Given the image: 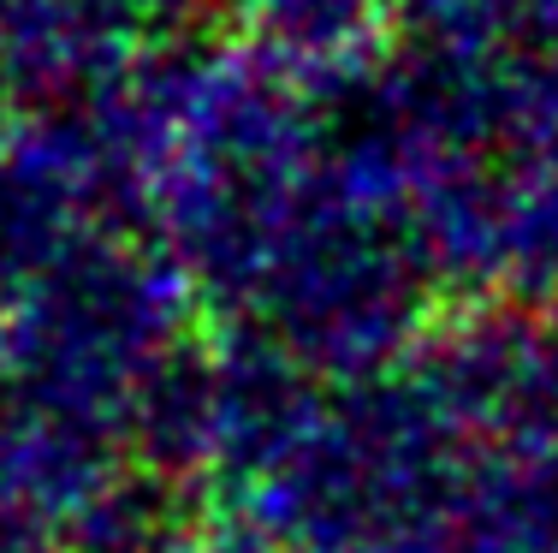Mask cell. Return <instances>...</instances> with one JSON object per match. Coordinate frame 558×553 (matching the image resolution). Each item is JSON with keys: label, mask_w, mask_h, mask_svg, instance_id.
Instances as JSON below:
<instances>
[]
</instances>
